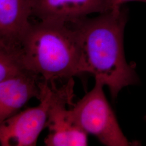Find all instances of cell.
<instances>
[{
    "label": "cell",
    "mask_w": 146,
    "mask_h": 146,
    "mask_svg": "<svg viewBox=\"0 0 146 146\" xmlns=\"http://www.w3.org/2000/svg\"><path fill=\"white\" fill-rule=\"evenodd\" d=\"M72 79L62 87L55 89L46 125L50 131L44 140L47 146L88 145V134L73 122L66 108L73 97L74 81Z\"/></svg>",
    "instance_id": "cell-5"
},
{
    "label": "cell",
    "mask_w": 146,
    "mask_h": 146,
    "mask_svg": "<svg viewBox=\"0 0 146 146\" xmlns=\"http://www.w3.org/2000/svg\"><path fill=\"white\" fill-rule=\"evenodd\" d=\"M32 0H0V46L20 47L31 26Z\"/></svg>",
    "instance_id": "cell-8"
},
{
    "label": "cell",
    "mask_w": 146,
    "mask_h": 146,
    "mask_svg": "<svg viewBox=\"0 0 146 146\" xmlns=\"http://www.w3.org/2000/svg\"><path fill=\"white\" fill-rule=\"evenodd\" d=\"M129 9L122 5L94 17L70 24L81 44L82 73L93 75L110 89L113 99L120 90L138 83L135 64L125 60L123 37Z\"/></svg>",
    "instance_id": "cell-1"
},
{
    "label": "cell",
    "mask_w": 146,
    "mask_h": 146,
    "mask_svg": "<svg viewBox=\"0 0 146 146\" xmlns=\"http://www.w3.org/2000/svg\"><path fill=\"white\" fill-rule=\"evenodd\" d=\"M20 51L26 68L47 82L82 74L81 44L72 26L43 21L31 23Z\"/></svg>",
    "instance_id": "cell-2"
},
{
    "label": "cell",
    "mask_w": 146,
    "mask_h": 146,
    "mask_svg": "<svg viewBox=\"0 0 146 146\" xmlns=\"http://www.w3.org/2000/svg\"><path fill=\"white\" fill-rule=\"evenodd\" d=\"M115 1L117 5L119 7L123 5V4L125 2H130V1H137V2H141L146 3V0H115Z\"/></svg>",
    "instance_id": "cell-10"
},
{
    "label": "cell",
    "mask_w": 146,
    "mask_h": 146,
    "mask_svg": "<svg viewBox=\"0 0 146 146\" xmlns=\"http://www.w3.org/2000/svg\"><path fill=\"white\" fill-rule=\"evenodd\" d=\"M27 69L22 60L20 47L12 48L0 46V82Z\"/></svg>",
    "instance_id": "cell-9"
},
{
    "label": "cell",
    "mask_w": 146,
    "mask_h": 146,
    "mask_svg": "<svg viewBox=\"0 0 146 146\" xmlns=\"http://www.w3.org/2000/svg\"><path fill=\"white\" fill-rule=\"evenodd\" d=\"M45 83L28 69L0 82V122L15 114L32 98L40 101Z\"/></svg>",
    "instance_id": "cell-7"
},
{
    "label": "cell",
    "mask_w": 146,
    "mask_h": 146,
    "mask_svg": "<svg viewBox=\"0 0 146 146\" xmlns=\"http://www.w3.org/2000/svg\"><path fill=\"white\" fill-rule=\"evenodd\" d=\"M104 85L95 80L94 88L68 110L73 122L87 134L96 136L108 146L137 145L131 142L122 133L115 114L106 99Z\"/></svg>",
    "instance_id": "cell-3"
},
{
    "label": "cell",
    "mask_w": 146,
    "mask_h": 146,
    "mask_svg": "<svg viewBox=\"0 0 146 146\" xmlns=\"http://www.w3.org/2000/svg\"><path fill=\"white\" fill-rule=\"evenodd\" d=\"M121 7L115 0H32V16L43 22L73 24L89 14Z\"/></svg>",
    "instance_id": "cell-6"
},
{
    "label": "cell",
    "mask_w": 146,
    "mask_h": 146,
    "mask_svg": "<svg viewBox=\"0 0 146 146\" xmlns=\"http://www.w3.org/2000/svg\"><path fill=\"white\" fill-rule=\"evenodd\" d=\"M55 89V82H46L38 106L23 110L0 122L1 146L36 145L40 134L46 127Z\"/></svg>",
    "instance_id": "cell-4"
},
{
    "label": "cell",
    "mask_w": 146,
    "mask_h": 146,
    "mask_svg": "<svg viewBox=\"0 0 146 146\" xmlns=\"http://www.w3.org/2000/svg\"><path fill=\"white\" fill-rule=\"evenodd\" d=\"M145 119H146V116H145Z\"/></svg>",
    "instance_id": "cell-11"
}]
</instances>
